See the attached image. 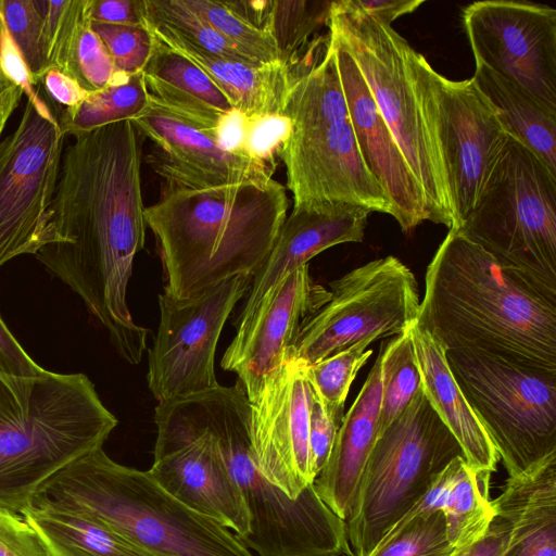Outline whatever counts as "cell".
Instances as JSON below:
<instances>
[{"mask_svg":"<svg viewBox=\"0 0 556 556\" xmlns=\"http://www.w3.org/2000/svg\"><path fill=\"white\" fill-rule=\"evenodd\" d=\"M140 138L124 121L77 136L64 149L45 245L35 255L80 296L131 365L140 363L149 332L127 303L147 228Z\"/></svg>","mask_w":556,"mask_h":556,"instance_id":"obj_1","label":"cell"},{"mask_svg":"<svg viewBox=\"0 0 556 556\" xmlns=\"http://www.w3.org/2000/svg\"><path fill=\"white\" fill-rule=\"evenodd\" d=\"M415 324L448 350L556 372V295L448 229L429 263Z\"/></svg>","mask_w":556,"mask_h":556,"instance_id":"obj_2","label":"cell"},{"mask_svg":"<svg viewBox=\"0 0 556 556\" xmlns=\"http://www.w3.org/2000/svg\"><path fill=\"white\" fill-rule=\"evenodd\" d=\"M286 188L274 178L207 189L166 188L144 207L163 264L164 293L195 298L258 270L287 216Z\"/></svg>","mask_w":556,"mask_h":556,"instance_id":"obj_3","label":"cell"},{"mask_svg":"<svg viewBox=\"0 0 556 556\" xmlns=\"http://www.w3.org/2000/svg\"><path fill=\"white\" fill-rule=\"evenodd\" d=\"M117 424L84 374L0 371V508L21 514L49 478L102 447Z\"/></svg>","mask_w":556,"mask_h":556,"instance_id":"obj_4","label":"cell"},{"mask_svg":"<svg viewBox=\"0 0 556 556\" xmlns=\"http://www.w3.org/2000/svg\"><path fill=\"white\" fill-rule=\"evenodd\" d=\"M30 505L92 516L156 556H255L229 529L182 504L148 470L121 465L102 447L49 478Z\"/></svg>","mask_w":556,"mask_h":556,"instance_id":"obj_5","label":"cell"},{"mask_svg":"<svg viewBox=\"0 0 556 556\" xmlns=\"http://www.w3.org/2000/svg\"><path fill=\"white\" fill-rule=\"evenodd\" d=\"M293 78L277 153L293 207L346 203L393 216V206L358 150L329 34Z\"/></svg>","mask_w":556,"mask_h":556,"instance_id":"obj_6","label":"cell"},{"mask_svg":"<svg viewBox=\"0 0 556 556\" xmlns=\"http://www.w3.org/2000/svg\"><path fill=\"white\" fill-rule=\"evenodd\" d=\"M328 29L363 75L422 190L428 220L453 228L446 173L426 97L424 55L391 25L352 8L348 0L332 1Z\"/></svg>","mask_w":556,"mask_h":556,"instance_id":"obj_7","label":"cell"},{"mask_svg":"<svg viewBox=\"0 0 556 556\" xmlns=\"http://www.w3.org/2000/svg\"><path fill=\"white\" fill-rule=\"evenodd\" d=\"M197 397L250 514L243 544L258 556H353L344 520L313 484L291 500L261 472L251 441L250 401L239 383Z\"/></svg>","mask_w":556,"mask_h":556,"instance_id":"obj_8","label":"cell"},{"mask_svg":"<svg viewBox=\"0 0 556 556\" xmlns=\"http://www.w3.org/2000/svg\"><path fill=\"white\" fill-rule=\"evenodd\" d=\"M456 230L503 268L556 295V175L515 139L508 137Z\"/></svg>","mask_w":556,"mask_h":556,"instance_id":"obj_9","label":"cell"},{"mask_svg":"<svg viewBox=\"0 0 556 556\" xmlns=\"http://www.w3.org/2000/svg\"><path fill=\"white\" fill-rule=\"evenodd\" d=\"M462 448L422 388L377 437L344 520L353 556H369Z\"/></svg>","mask_w":556,"mask_h":556,"instance_id":"obj_10","label":"cell"},{"mask_svg":"<svg viewBox=\"0 0 556 556\" xmlns=\"http://www.w3.org/2000/svg\"><path fill=\"white\" fill-rule=\"evenodd\" d=\"M446 361L508 477L556 455V372L464 350L446 351Z\"/></svg>","mask_w":556,"mask_h":556,"instance_id":"obj_11","label":"cell"},{"mask_svg":"<svg viewBox=\"0 0 556 556\" xmlns=\"http://www.w3.org/2000/svg\"><path fill=\"white\" fill-rule=\"evenodd\" d=\"M329 300L299 331L291 356L307 366L374 337L400 336L419 313L413 271L395 256L370 261L329 283Z\"/></svg>","mask_w":556,"mask_h":556,"instance_id":"obj_12","label":"cell"},{"mask_svg":"<svg viewBox=\"0 0 556 556\" xmlns=\"http://www.w3.org/2000/svg\"><path fill=\"white\" fill-rule=\"evenodd\" d=\"M58 111L38 88L0 141V268L45 245L65 138Z\"/></svg>","mask_w":556,"mask_h":556,"instance_id":"obj_13","label":"cell"},{"mask_svg":"<svg viewBox=\"0 0 556 556\" xmlns=\"http://www.w3.org/2000/svg\"><path fill=\"white\" fill-rule=\"evenodd\" d=\"M154 421L150 476L189 508L243 538L250 531V514L206 428L197 395L160 402Z\"/></svg>","mask_w":556,"mask_h":556,"instance_id":"obj_14","label":"cell"},{"mask_svg":"<svg viewBox=\"0 0 556 556\" xmlns=\"http://www.w3.org/2000/svg\"><path fill=\"white\" fill-rule=\"evenodd\" d=\"M253 276L227 279L192 299L159 294L160 324L148 354V387L165 402L219 387L215 353L225 323Z\"/></svg>","mask_w":556,"mask_h":556,"instance_id":"obj_15","label":"cell"},{"mask_svg":"<svg viewBox=\"0 0 556 556\" xmlns=\"http://www.w3.org/2000/svg\"><path fill=\"white\" fill-rule=\"evenodd\" d=\"M426 63V96L456 229L472 211L508 135L472 78L451 80Z\"/></svg>","mask_w":556,"mask_h":556,"instance_id":"obj_16","label":"cell"},{"mask_svg":"<svg viewBox=\"0 0 556 556\" xmlns=\"http://www.w3.org/2000/svg\"><path fill=\"white\" fill-rule=\"evenodd\" d=\"M476 64H482L556 108V10L486 0L463 12Z\"/></svg>","mask_w":556,"mask_h":556,"instance_id":"obj_17","label":"cell"},{"mask_svg":"<svg viewBox=\"0 0 556 556\" xmlns=\"http://www.w3.org/2000/svg\"><path fill=\"white\" fill-rule=\"evenodd\" d=\"M314 392L307 365L290 356L250 401V431L258 468L291 500L314 483L309 415Z\"/></svg>","mask_w":556,"mask_h":556,"instance_id":"obj_18","label":"cell"},{"mask_svg":"<svg viewBox=\"0 0 556 556\" xmlns=\"http://www.w3.org/2000/svg\"><path fill=\"white\" fill-rule=\"evenodd\" d=\"M329 296L330 291L312 278L305 264L288 274L249 318L237 325L220 366L237 375L249 401L291 356L301 326Z\"/></svg>","mask_w":556,"mask_h":556,"instance_id":"obj_19","label":"cell"},{"mask_svg":"<svg viewBox=\"0 0 556 556\" xmlns=\"http://www.w3.org/2000/svg\"><path fill=\"white\" fill-rule=\"evenodd\" d=\"M131 122L151 141L147 162L167 188L198 190L273 178L274 163L228 150L215 135L151 102Z\"/></svg>","mask_w":556,"mask_h":556,"instance_id":"obj_20","label":"cell"},{"mask_svg":"<svg viewBox=\"0 0 556 556\" xmlns=\"http://www.w3.org/2000/svg\"><path fill=\"white\" fill-rule=\"evenodd\" d=\"M338 73L362 159L393 206V217L409 232L428 213L422 190L381 116L355 62L328 31Z\"/></svg>","mask_w":556,"mask_h":556,"instance_id":"obj_21","label":"cell"},{"mask_svg":"<svg viewBox=\"0 0 556 556\" xmlns=\"http://www.w3.org/2000/svg\"><path fill=\"white\" fill-rule=\"evenodd\" d=\"M369 214L364 207L346 203L293 207L270 253L253 276L237 325L247 320L288 274L320 252L341 243L362 242Z\"/></svg>","mask_w":556,"mask_h":556,"instance_id":"obj_22","label":"cell"},{"mask_svg":"<svg viewBox=\"0 0 556 556\" xmlns=\"http://www.w3.org/2000/svg\"><path fill=\"white\" fill-rule=\"evenodd\" d=\"M382 370L379 352L351 408L344 414L324 469L314 480L321 501L345 520L379 432Z\"/></svg>","mask_w":556,"mask_h":556,"instance_id":"obj_23","label":"cell"},{"mask_svg":"<svg viewBox=\"0 0 556 556\" xmlns=\"http://www.w3.org/2000/svg\"><path fill=\"white\" fill-rule=\"evenodd\" d=\"M151 103L218 137L235 108L197 64L154 38L142 70Z\"/></svg>","mask_w":556,"mask_h":556,"instance_id":"obj_24","label":"cell"},{"mask_svg":"<svg viewBox=\"0 0 556 556\" xmlns=\"http://www.w3.org/2000/svg\"><path fill=\"white\" fill-rule=\"evenodd\" d=\"M409 332L422 391L456 439L466 463L477 470L496 471L498 454L455 381L445 348L416 324L409 327Z\"/></svg>","mask_w":556,"mask_h":556,"instance_id":"obj_25","label":"cell"},{"mask_svg":"<svg viewBox=\"0 0 556 556\" xmlns=\"http://www.w3.org/2000/svg\"><path fill=\"white\" fill-rule=\"evenodd\" d=\"M43 18L48 68L75 78L89 92L110 85L115 75L111 55L92 29L90 0H36Z\"/></svg>","mask_w":556,"mask_h":556,"instance_id":"obj_26","label":"cell"},{"mask_svg":"<svg viewBox=\"0 0 556 556\" xmlns=\"http://www.w3.org/2000/svg\"><path fill=\"white\" fill-rule=\"evenodd\" d=\"M491 504L495 517L510 528L501 556H556V455L521 476L508 477Z\"/></svg>","mask_w":556,"mask_h":556,"instance_id":"obj_27","label":"cell"},{"mask_svg":"<svg viewBox=\"0 0 556 556\" xmlns=\"http://www.w3.org/2000/svg\"><path fill=\"white\" fill-rule=\"evenodd\" d=\"M149 30L156 40L184 54L207 74L247 122L281 116L293 78L292 66L282 61L252 64L220 59L168 34Z\"/></svg>","mask_w":556,"mask_h":556,"instance_id":"obj_28","label":"cell"},{"mask_svg":"<svg viewBox=\"0 0 556 556\" xmlns=\"http://www.w3.org/2000/svg\"><path fill=\"white\" fill-rule=\"evenodd\" d=\"M471 78L508 137L556 175V108L482 64H476Z\"/></svg>","mask_w":556,"mask_h":556,"instance_id":"obj_29","label":"cell"},{"mask_svg":"<svg viewBox=\"0 0 556 556\" xmlns=\"http://www.w3.org/2000/svg\"><path fill=\"white\" fill-rule=\"evenodd\" d=\"M21 515L37 533L48 556H156L79 511L30 505Z\"/></svg>","mask_w":556,"mask_h":556,"instance_id":"obj_30","label":"cell"},{"mask_svg":"<svg viewBox=\"0 0 556 556\" xmlns=\"http://www.w3.org/2000/svg\"><path fill=\"white\" fill-rule=\"evenodd\" d=\"M149 103L142 72L116 73L105 88L90 92L73 108L59 110L58 121L64 136L75 138L105 125L132 121L147 111Z\"/></svg>","mask_w":556,"mask_h":556,"instance_id":"obj_31","label":"cell"},{"mask_svg":"<svg viewBox=\"0 0 556 556\" xmlns=\"http://www.w3.org/2000/svg\"><path fill=\"white\" fill-rule=\"evenodd\" d=\"M491 473L462 458L442 506L447 540L463 548L482 538L495 518L490 500Z\"/></svg>","mask_w":556,"mask_h":556,"instance_id":"obj_32","label":"cell"},{"mask_svg":"<svg viewBox=\"0 0 556 556\" xmlns=\"http://www.w3.org/2000/svg\"><path fill=\"white\" fill-rule=\"evenodd\" d=\"M144 24L151 30L168 34L216 58L252 64L184 0H143Z\"/></svg>","mask_w":556,"mask_h":556,"instance_id":"obj_33","label":"cell"},{"mask_svg":"<svg viewBox=\"0 0 556 556\" xmlns=\"http://www.w3.org/2000/svg\"><path fill=\"white\" fill-rule=\"evenodd\" d=\"M332 1H266L262 28L274 40L280 60L292 66L309 37L328 26Z\"/></svg>","mask_w":556,"mask_h":556,"instance_id":"obj_34","label":"cell"},{"mask_svg":"<svg viewBox=\"0 0 556 556\" xmlns=\"http://www.w3.org/2000/svg\"><path fill=\"white\" fill-rule=\"evenodd\" d=\"M382 388L378 435L404 410L421 386L409 329L380 346Z\"/></svg>","mask_w":556,"mask_h":556,"instance_id":"obj_35","label":"cell"},{"mask_svg":"<svg viewBox=\"0 0 556 556\" xmlns=\"http://www.w3.org/2000/svg\"><path fill=\"white\" fill-rule=\"evenodd\" d=\"M376 340L374 337L363 339L307 366V378L316 399L339 427L350 387L372 353V350H367L368 345Z\"/></svg>","mask_w":556,"mask_h":556,"instance_id":"obj_36","label":"cell"},{"mask_svg":"<svg viewBox=\"0 0 556 556\" xmlns=\"http://www.w3.org/2000/svg\"><path fill=\"white\" fill-rule=\"evenodd\" d=\"M240 53L257 63L281 61L270 36L239 12L230 1L184 0Z\"/></svg>","mask_w":556,"mask_h":556,"instance_id":"obj_37","label":"cell"},{"mask_svg":"<svg viewBox=\"0 0 556 556\" xmlns=\"http://www.w3.org/2000/svg\"><path fill=\"white\" fill-rule=\"evenodd\" d=\"M442 510L400 519L369 556H451Z\"/></svg>","mask_w":556,"mask_h":556,"instance_id":"obj_38","label":"cell"},{"mask_svg":"<svg viewBox=\"0 0 556 556\" xmlns=\"http://www.w3.org/2000/svg\"><path fill=\"white\" fill-rule=\"evenodd\" d=\"M0 13L37 86L48 70L43 18L35 0H0Z\"/></svg>","mask_w":556,"mask_h":556,"instance_id":"obj_39","label":"cell"},{"mask_svg":"<svg viewBox=\"0 0 556 556\" xmlns=\"http://www.w3.org/2000/svg\"><path fill=\"white\" fill-rule=\"evenodd\" d=\"M91 26L105 45L116 73L131 75L142 72L154 46V37L146 25L91 22Z\"/></svg>","mask_w":556,"mask_h":556,"instance_id":"obj_40","label":"cell"},{"mask_svg":"<svg viewBox=\"0 0 556 556\" xmlns=\"http://www.w3.org/2000/svg\"><path fill=\"white\" fill-rule=\"evenodd\" d=\"M0 556H48L21 514L0 508Z\"/></svg>","mask_w":556,"mask_h":556,"instance_id":"obj_41","label":"cell"},{"mask_svg":"<svg viewBox=\"0 0 556 556\" xmlns=\"http://www.w3.org/2000/svg\"><path fill=\"white\" fill-rule=\"evenodd\" d=\"M339 428L325 413L314 394L309 415V451L315 478L328 462Z\"/></svg>","mask_w":556,"mask_h":556,"instance_id":"obj_42","label":"cell"},{"mask_svg":"<svg viewBox=\"0 0 556 556\" xmlns=\"http://www.w3.org/2000/svg\"><path fill=\"white\" fill-rule=\"evenodd\" d=\"M0 371L18 377L46 372L23 349L0 315Z\"/></svg>","mask_w":556,"mask_h":556,"instance_id":"obj_43","label":"cell"},{"mask_svg":"<svg viewBox=\"0 0 556 556\" xmlns=\"http://www.w3.org/2000/svg\"><path fill=\"white\" fill-rule=\"evenodd\" d=\"M0 62L4 72L15 83L22 86L27 99L38 94V86L35 84L22 53L12 39L0 13Z\"/></svg>","mask_w":556,"mask_h":556,"instance_id":"obj_44","label":"cell"},{"mask_svg":"<svg viewBox=\"0 0 556 556\" xmlns=\"http://www.w3.org/2000/svg\"><path fill=\"white\" fill-rule=\"evenodd\" d=\"M91 22L117 25H146L143 0H90Z\"/></svg>","mask_w":556,"mask_h":556,"instance_id":"obj_45","label":"cell"},{"mask_svg":"<svg viewBox=\"0 0 556 556\" xmlns=\"http://www.w3.org/2000/svg\"><path fill=\"white\" fill-rule=\"evenodd\" d=\"M49 99L65 108L80 103L90 92L68 74L55 67L48 68L39 79Z\"/></svg>","mask_w":556,"mask_h":556,"instance_id":"obj_46","label":"cell"},{"mask_svg":"<svg viewBox=\"0 0 556 556\" xmlns=\"http://www.w3.org/2000/svg\"><path fill=\"white\" fill-rule=\"evenodd\" d=\"M509 535V525L495 517L482 538L463 548H456L451 556H501Z\"/></svg>","mask_w":556,"mask_h":556,"instance_id":"obj_47","label":"cell"},{"mask_svg":"<svg viewBox=\"0 0 556 556\" xmlns=\"http://www.w3.org/2000/svg\"><path fill=\"white\" fill-rule=\"evenodd\" d=\"M348 3L378 21L391 25L397 17L416 11L424 0H348Z\"/></svg>","mask_w":556,"mask_h":556,"instance_id":"obj_48","label":"cell"},{"mask_svg":"<svg viewBox=\"0 0 556 556\" xmlns=\"http://www.w3.org/2000/svg\"><path fill=\"white\" fill-rule=\"evenodd\" d=\"M24 89L4 72L0 62V136L22 101Z\"/></svg>","mask_w":556,"mask_h":556,"instance_id":"obj_49","label":"cell"}]
</instances>
